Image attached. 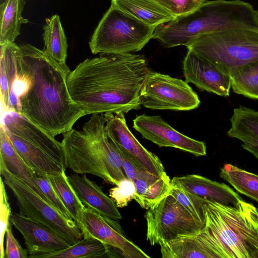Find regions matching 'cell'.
I'll use <instances>...</instances> for the list:
<instances>
[{"label":"cell","instance_id":"obj_1","mask_svg":"<svg viewBox=\"0 0 258 258\" xmlns=\"http://www.w3.org/2000/svg\"><path fill=\"white\" fill-rule=\"evenodd\" d=\"M151 71L144 55H107L79 63L67 84L74 103L87 115L127 113L140 108L141 91Z\"/></svg>","mask_w":258,"mask_h":258},{"label":"cell","instance_id":"obj_2","mask_svg":"<svg viewBox=\"0 0 258 258\" xmlns=\"http://www.w3.org/2000/svg\"><path fill=\"white\" fill-rule=\"evenodd\" d=\"M18 58L28 80L19 98L21 114L54 137L72 130L87 115L71 98L68 76L43 50L24 44L20 46Z\"/></svg>","mask_w":258,"mask_h":258},{"label":"cell","instance_id":"obj_3","mask_svg":"<svg viewBox=\"0 0 258 258\" xmlns=\"http://www.w3.org/2000/svg\"><path fill=\"white\" fill-rule=\"evenodd\" d=\"M258 31L255 11L240 0L205 2L194 11L156 27L152 38L165 47L187 46L198 37L233 29Z\"/></svg>","mask_w":258,"mask_h":258},{"label":"cell","instance_id":"obj_4","mask_svg":"<svg viewBox=\"0 0 258 258\" xmlns=\"http://www.w3.org/2000/svg\"><path fill=\"white\" fill-rule=\"evenodd\" d=\"M61 144L66 168L116 186L127 178L119 150L106 131L103 113L93 114L82 131L73 128L63 134Z\"/></svg>","mask_w":258,"mask_h":258},{"label":"cell","instance_id":"obj_5","mask_svg":"<svg viewBox=\"0 0 258 258\" xmlns=\"http://www.w3.org/2000/svg\"><path fill=\"white\" fill-rule=\"evenodd\" d=\"M1 124L27 164L37 173L50 175L66 169L61 142L13 111H2Z\"/></svg>","mask_w":258,"mask_h":258},{"label":"cell","instance_id":"obj_6","mask_svg":"<svg viewBox=\"0 0 258 258\" xmlns=\"http://www.w3.org/2000/svg\"><path fill=\"white\" fill-rule=\"evenodd\" d=\"M201 199L205 223L198 234L219 257H258L245 235L243 200L236 208Z\"/></svg>","mask_w":258,"mask_h":258},{"label":"cell","instance_id":"obj_7","mask_svg":"<svg viewBox=\"0 0 258 258\" xmlns=\"http://www.w3.org/2000/svg\"><path fill=\"white\" fill-rule=\"evenodd\" d=\"M186 47L230 76L244 64L258 61V31L241 28L205 34Z\"/></svg>","mask_w":258,"mask_h":258},{"label":"cell","instance_id":"obj_8","mask_svg":"<svg viewBox=\"0 0 258 258\" xmlns=\"http://www.w3.org/2000/svg\"><path fill=\"white\" fill-rule=\"evenodd\" d=\"M155 28L111 5L92 35L89 47L94 54L132 53L147 44Z\"/></svg>","mask_w":258,"mask_h":258},{"label":"cell","instance_id":"obj_9","mask_svg":"<svg viewBox=\"0 0 258 258\" xmlns=\"http://www.w3.org/2000/svg\"><path fill=\"white\" fill-rule=\"evenodd\" d=\"M0 173L14 196L21 214L46 226L71 245L82 239V231L73 219L63 215L1 162Z\"/></svg>","mask_w":258,"mask_h":258},{"label":"cell","instance_id":"obj_10","mask_svg":"<svg viewBox=\"0 0 258 258\" xmlns=\"http://www.w3.org/2000/svg\"><path fill=\"white\" fill-rule=\"evenodd\" d=\"M145 218L147 240L152 245L196 233L204 227L170 194L148 209Z\"/></svg>","mask_w":258,"mask_h":258},{"label":"cell","instance_id":"obj_11","mask_svg":"<svg viewBox=\"0 0 258 258\" xmlns=\"http://www.w3.org/2000/svg\"><path fill=\"white\" fill-rule=\"evenodd\" d=\"M141 100L147 108L177 111L194 109L201 102L185 81L152 71L143 85Z\"/></svg>","mask_w":258,"mask_h":258},{"label":"cell","instance_id":"obj_12","mask_svg":"<svg viewBox=\"0 0 258 258\" xmlns=\"http://www.w3.org/2000/svg\"><path fill=\"white\" fill-rule=\"evenodd\" d=\"M123 113L104 114L106 131L111 140L125 154L150 173L168 176L158 157L145 148L128 128Z\"/></svg>","mask_w":258,"mask_h":258},{"label":"cell","instance_id":"obj_13","mask_svg":"<svg viewBox=\"0 0 258 258\" xmlns=\"http://www.w3.org/2000/svg\"><path fill=\"white\" fill-rule=\"evenodd\" d=\"M133 127L142 137L159 147H172L189 152L195 156H205V143L191 139L174 129L159 115L145 114L137 116Z\"/></svg>","mask_w":258,"mask_h":258},{"label":"cell","instance_id":"obj_14","mask_svg":"<svg viewBox=\"0 0 258 258\" xmlns=\"http://www.w3.org/2000/svg\"><path fill=\"white\" fill-rule=\"evenodd\" d=\"M80 229L83 237L91 236L121 250L127 258H150L139 246L128 239L119 223L85 207Z\"/></svg>","mask_w":258,"mask_h":258},{"label":"cell","instance_id":"obj_15","mask_svg":"<svg viewBox=\"0 0 258 258\" xmlns=\"http://www.w3.org/2000/svg\"><path fill=\"white\" fill-rule=\"evenodd\" d=\"M10 222L23 237L28 257L43 258L71 245L45 226L20 213H12Z\"/></svg>","mask_w":258,"mask_h":258},{"label":"cell","instance_id":"obj_16","mask_svg":"<svg viewBox=\"0 0 258 258\" xmlns=\"http://www.w3.org/2000/svg\"><path fill=\"white\" fill-rule=\"evenodd\" d=\"M122 166L128 178L135 184L134 200L146 210L169 194L171 180L169 176L159 177L154 175L139 165L118 147Z\"/></svg>","mask_w":258,"mask_h":258},{"label":"cell","instance_id":"obj_17","mask_svg":"<svg viewBox=\"0 0 258 258\" xmlns=\"http://www.w3.org/2000/svg\"><path fill=\"white\" fill-rule=\"evenodd\" d=\"M185 81L196 85L201 90L227 97L231 88L230 76L190 50L183 61Z\"/></svg>","mask_w":258,"mask_h":258},{"label":"cell","instance_id":"obj_18","mask_svg":"<svg viewBox=\"0 0 258 258\" xmlns=\"http://www.w3.org/2000/svg\"><path fill=\"white\" fill-rule=\"evenodd\" d=\"M171 184L204 199L237 208L243 200L229 186L197 174L174 177Z\"/></svg>","mask_w":258,"mask_h":258},{"label":"cell","instance_id":"obj_19","mask_svg":"<svg viewBox=\"0 0 258 258\" xmlns=\"http://www.w3.org/2000/svg\"><path fill=\"white\" fill-rule=\"evenodd\" d=\"M67 176L71 185L85 207L90 208L104 217L114 220L122 219L114 201L85 174L80 176L75 173Z\"/></svg>","mask_w":258,"mask_h":258},{"label":"cell","instance_id":"obj_20","mask_svg":"<svg viewBox=\"0 0 258 258\" xmlns=\"http://www.w3.org/2000/svg\"><path fill=\"white\" fill-rule=\"evenodd\" d=\"M227 135L242 142V148L258 159V110L240 106L233 110Z\"/></svg>","mask_w":258,"mask_h":258},{"label":"cell","instance_id":"obj_21","mask_svg":"<svg viewBox=\"0 0 258 258\" xmlns=\"http://www.w3.org/2000/svg\"><path fill=\"white\" fill-rule=\"evenodd\" d=\"M162 258H220L198 234L182 236L160 244Z\"/></svg>","mask_w":258,"mask_h":258},{"label":"cell","instance_id":"obj_22","mask_svg":"<svg viewBox=\"0 0 258 258\" xmlns=\"http://www.w3.org/2000/svg\"><path fill=\"white\" fill-rule=\"evenodd\" d=\"M0 162L3 163L11 173L23 181L35 193L48 202L45 196L35 183V172L27 164L16 151L1 124Z\"/></svg>","mask_w":258,"mask_h":258},{"label":"cell","instance_id":"obj_23","mask_svg":"<svg viewBox=\"0 0 258 258\" xmlns=\"http://www.w3.org/2000/svg\"><path fill=\"white\" fill-rule=\"evenodd\" d=\"M111 5L154 28L175 19L154 0H111Z\"/></svg>","mask_w":258,"mask_h":258},{"label":"cell","instance_id":"obj_24","mask_svg":"<svg viewBox=\"0 0 258 258\" xmlns=\"http://www.w3.org/2000/svg\"><path fill=\"white\" fill-rule=\"evenodd\" d=\"M43 40L44 52L68 76L71 71L66 63L68 44L58 15L46 19Z\"/></svg>","mask_w":258,"mask_h":258},{"label":"cell","instance_id":"obj_25","mask_svg":"<svg viewBox=\"0 0 258 258\" xmlns=\"http://www.w3.org/2000/svg\"><path fill=\"white\" fill-rule=\"evenodd\" d=\"M25 0H5L1 7L0 44L14 42L22 24L29 22L22 16Z\"/></svg>","mask_w":258,"mask_h":258},{"label":"cell","instance_id":"obj_26","mask_svg":"<svg viewBox=\"0 0 258 258\" xmlns=\"http://www.w3.org/2000/svg\"><path fill=\"white\" fill-rule=\"evenodd\" d=\"M47 176L53 189L71 214L72 219L80 227L82 215L85 206L71 185L65 170L61 173Z\"/></svg>","mask_w":258,"mask_h":258},{"label":"cell","instance_id":"obj_27","mask_svg":"<svg viewBox=\"0 0 258 258\" xmlns=\"http://www.w3.org/2000/svg\"><path fill=\"white\" fill-rule=\"evenodd\" d=\"M220 176L239 192L258 202V175L225 164L220 169Z\"/></svg>","mask_w":258,"mask_h":258},{"label":"cell","instance_id":"obj_28","mask_svg":"<svg viewBox=\"0 0 258 258\" xmlns=\"http://www.w3.org/2000/svg\"><path fill=\"white\" fill-rule=\"evenodd\" d=\"M230 77L233 92L258 100V61L244 64Z\"/></svg>","mask_w":258,"mask_h":258},{"label":"cell","instance_id":"obj_29","mask_svg":"<svg viewBox=\"0 0 258 258\" xmlns=\"http://www.w3.org/2000/svg\"><path fill=\"white\" fill-rule=\"evenodd\" d=\"M108 246L93 237H83L77 243L43 258H82L105 257Z\"/></svg>","mask_w":258,"mask_h":258},{"label":"cell","instance_id":"obj_30","mask_svg":"<svg viewBox=\"0 0 258 258\" xmlns=\"http://www.w3.org/2000/svg\"><path fill=\"white\" fill-rule=\"evenodd\" d=\"M169 194L172 195L204 225L205 216L201 198L187 193L179 187L172 184Z\"/></svg>","mask_w":258,"mask_h":258},{"label":"cell","instance_id":"obj_31","mask_svg":"<svg viewBox=\"0 0 258 258\" xmlns=\"http://www.w3.org/2000/svg\"><path fill=\"white\" fill-rule=\"evenodd\" d=\"M242 204L246 225V239L248 244L258 254L257 209L252 204L246 203L243 200Z\"/></svg>","mask_w":258,"mask_h":258},{"label":"cell","instance_id":"obj_32","mask_svg":"<svg viewBox=\"0 0 258 258\" xmlns=\"http://www.w3.org/2000/svg\"><path fill=\"white\" fill-rule=\"evenodd\" d=\"M34 181L48 202L65 217L72 219L71 214L53 189L47 175L35 172Z\"/></svg>","mask_w":258,"mask_h":258},{"label":"cell","instance_id":"obj_33","mask_svg":"<svg viewBox=\"0 0 258 258\" xmlns=\"http://www.w3.org/2000/svg\"><path fill=\"white\" fill-rule=\"evenodd\" d=\"M175 18L187 14L201 6L205 0H154Z\"/></svg>","mask_w":258,"mask_h":258},{"label":"cell","instance_id":"obj_34","mask_svg":"<svg viewBox=\"0 0 258 258\" xmlns=\"http://www.w3.org/2000/svg\"><path fill=\"white\" fill-rule=\"evenodd\" d=\"M136 192L134 183L127 178L121 180L117 185L109 190V197L117 207L123 208L135 199Z\"/></svg>","mask_w":258,"mask_h":258},{"label":"cell","instance_id":"obj_35","mask_svg":"<svg viewBox=\"0 0 258 258\" xmlns=\"http://www.w3.org/2000/svg\"><path fill=\"white\" fill-rule=\"evenodd\" d=\"M5 183L1 177L0 192V258H5L4 246V237L10 223V217L12 214L11 209L8 201V197L5 189Z\"/></svg>","mask_w":258,"mask_h":258},{"label":"cell","instance_id":"obj_36","mask_svg":"<svg viewBox=\"0 0 258 258\" xmlns=\"http://www.w3.org/2000/svg\"><path fill=\"white\" fill-rule=\"evenodd\" d=\"M10 222L7 230L5 258H28L29 256L27 249H24L15 237L12 230Z\"/></svg>","mask_w":258,"mask_h":258},{"label":"cell","instance_id":"obj_37","mask_svg":"<svg viewBox=\"0 0 258 258\" xmlns=\"http://www.w3.org/2000/svg\"><path fill=\"white\" fill-rule=\"evenodd\" d=\"M255 17L257 22L258 23V9L255 11Z\"/></svg>","mask_w":258,"mask_h":258},{"label":"cell","instance_id":"obj_38","mask_svg":"<svg viewBox=\"0 0 258 258\" xmlns=\"http://www.w3.org/2000/svg\"><path fill=\"white\" fill-rule=\"evenodd\" d=\"M257 209V211H258V209Z\"/></svg>","mask_w":258,"mask_h":258}]
</instances>
